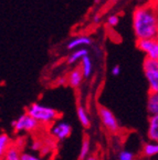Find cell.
<instances>
[{"mask_svg": "<svg viewBox=\"0 0 158 160\" xmlns=\"http://www.w3.org/2000/svg\"><path fill=\"white\" fill-rule=\"evenodd\" d=\"M21 156H22V152L20 151L19 148L17 146L11 145L1 156V158L2 160H21Z\"/></svg>", "mask_w": 158, "mask_h": 160, "instance_id": "cell-12", "label": "cell"}, {"mask_svg": "<svg viewBox=\"0 0 158 160\" xmlns=\"http://www.w3.org/2000/svg\"><path fill=\"white\" fill-rule=\"evenodd\" d=\"M72 131V127L69 122L65 121H55L52 123V127L50 128V133L53 138H55L59 141L67 139L70 137Z\"/></svg>", "mask_w": 158, "mask_h": 160, "instance_id": "cell-7", "label": "cell"}, {"mask_svg": "<svg viewBox=\"0 0 158 160\" xmlns=\"http://www.w3.org/2000/svg\"><path fill=\"white\" fill-rule=\"evenodd\" d=\"M106 22H107V25H109V27H112V28L116 27V26L119 23V17H118V16H116V15H111V16H109V17H107Z\"/></svg>", "mask_w": 158, "mask_h": 160, "instance_id": "cell-20", "label": "cell"}, {"mask_svg": "<svg viewBox=\"0 0 158 160\" xmlns=\"http://www.w3.org/2000/svg\"><path fill=\"white\" fill-rule=\"evenodd\" d=\"M80 67H81L82 71H83L84 77L90 78L93 73V62H92V59L89 55L85 56L83 59L80 61Z\"/></svg>", "mask_w": 158, "mask_h": 160, "instance_id": "cell-13", "label": "cell"}, {"mask_svg": "<svg viewBox=\"0 0 158 160\" xmlns=\"http://www.w3.org/2000/svg\"><path fill=\"white\" fill-rule=\"evenodd\" d=\"M145 78L151 92H158V60L145 58L143 62Z\"/></svg>", "mask_w": 158, "mask_h": 160, "instance_id": "cell-3", "label": "cell"}, {"mask_svg": "<svg viewBox=\"0 0 158 160\" xmlns=\"http://www.w3.org/2000/svg\"><path fill=\"white\" fill-rule=\"evenodd\" d=\"M99 116L100 119H101L102 123L109 132L115 133L119 130V125L118 121H117L116 117L112 112L111 110L107 109L106 107H103V106H100L99 107Z\"/></svg>", "mask_w": 158, "mask_h": 160, "instance_id": "cell-6", "label": "cell"}, {"mask_svg": "<svg viewBox=\"0 0 158 160\" xmlns=\"http://www.w3.org/2000/svg\"><path fill=\"white\" fill-rule=\"evenodd\" d=\"M143 155L145 157H154L158 155V142L151 141L144 145L143 147Z\"/></svg>", "mask_w": 158, "mask_h": 160, "instance_id": "cell-16", "label": "cell"}, {"mask_svg": "<svg viewBox=\"0 0 158 160\" xmlns=\"http://www.w3.org/2000/svg\"><path fill=\"white\" fill-rule=\"evenodd\" d=\"M118 160H134V152L131 150H122L118 153Z\"/></svg>", "mask_w": 158, "mask_h": 160, "instance_id": "cell-19", "label": "cell"}, {"mask_svg": "<svg viewBox=\"0 0 158 160\" xmlns=\"http://www.w3.org/2000/svg\"><path fill=\"white\" fill-rule=\"evenodd\" d=\"M21 160H43L40 157L35 155H32L30 152H22V156H21Z\"/></svg>", "mask_w": 158, "mask_h": 160, "instance_id": "cell-21", "label": "cell"}, {"mask_svg": "<svg viewBox=\"0 0 158 160\" xmlns=\"http://www.w3.org/2000/svg\"><path fill=\"white\" fill-rule=\"evenodd\" d=\"M132 27L136 40L158 37V5L148 3L136 7Z\"/></svg>", "mask_w": 158, "mask_h": 160, "instance_id": "cell-1", "label": "cell"}, {"mask_svg": "<svg viewBox=\"0 0 158 160\" xmlns=\"http://www.w3.org/2000/svg\"><path fill=\"white\" fill-rule=\"evenodd\" d=\"M90 150H91V145H90V140L87 139V138H84L83 141H82L81 151H80L79 159H80V160H84L85 158L89 157V155H90Z\"/></svg>", "mask_w": 158, "mask_h": 160, "instance_id": "cell-18", "label": "cell"}, {"mask_svg": "<svg viewBox=\"0 0 158 160\" xmlns=\"http://www.w3.org/2000/svg\"><path fill=\"white\" fill-rule=\"evenodd\" d=\"M136 46L142 52L145 53L146 58L158 60V37L139 39L136 41Z\"/></svg>", "mask_w": 158, "mask_h": 160, "instance_id": "cell-5", "label": "cell"}, {"mask_svg": "<svg viewBox=\"0 0 158 160\" xmlns=\"http://www.w3.org/2000/svg\"><path fill=\"white\" fill-rule=\"evenodd\" d=\"M147 110L151 116L158 113V92L149 91L148 100H147Z\"/></svg>", "mask_w": 158, "mask_h": 160, "instance_id": "cell-14", "label": "cell"}, {"mask_svg": "<svg viewBox=\"0 0 158 160\" xmlns=\"http://www.w3.org/2000/svg\"><path fill=\"white\" fill-rule=\"evenodd\" d=\"M84 160H99V159H97V157H95V156H89V157L85 158Z\"/></svg>", "mask_w": 158, "mask_h": 160, "instance_id": "cell-23", "label": "cell"}, {"mask_svg": "<svg viewBox=\"0 0 158 160\" xmlns=\"http://www.w3.org/2000/svg\"><path fill=\"white\" fill-rule=\"evenodd\" d=\"M12 127L16 132H32L39 127L40 123L32 117L31 115L26 111L25 113L20 116L17 120L12 121Z\"/></svg>", "mask_w": 158, "mask_h": 160, "instance_id": "cell-4", "label": "cell"}, {"mask_svg": "<svg viewBox=\"0 0 158 160\" xmlns=\"http://www.w3.org/2000/svg\"><path fill=\"white\" fill-rule=\"evenodd\" d=\"M111 73H112V76H114V77L119 76V73H121V67H119L118 65L113 66V67H112V70H111Z\"/></svg>", "mask_w": 158, "mask_h": 160, "instance_id": "cell-22", "label": "cell"}, {"mask_svg": "<svg viewBox=\"0 0 158 160\" xmlns=\"http://www.w3.org/2000/svg\"><path fill=\"white\" fill-rule=\"evenodd\" d=\"M147 137L151 141L158 142V113L151 115L148 120V130Z\"/></svg>", "mask_w": 158, "mask_h": 160, "instance_id": "cell-10", "label": "cell"}, {"mask_svg": "<svg viewBox=\"0 0 158 160\" xmlns=\"http://www.w3.org/2000/svg\"><path fill=\"white\" fill-rule=\"evenodd\" d=\"M77 118H79L80 122L83 127L85 128H89L91 126V119H90V116L87 113L86 109L83 107V106H79L77 110Z\"/></svg>", "mask_w": 158, "mask_h": 160, "instance_id": "cell-15", "label": "cell"}, {"mask_svg": "<svg viewBox=\"0 0 158 160\" xmlns=\"http://www.w3.org/2000/svg\"><path fill=\"white\" fill-rule=\"evenodd\" d=\"M92 42H93V40L87 35L75 36V37H73L72 39L69 40V42H67V49L74 50L81 47H89V46L92 45Z\"/></svg>", "mask_w": 158, "mask_h": 160, "instance_id": "cell-8", "label": "cell"}, {"mask_svg": "<svg viewBox=\"0 0 158 160\" xmlns=\"http://www.w3.org/2000/svg\"><path fill=\"white\" fill-rule=\"evenodd\" d=\"M84 78L85 77H84L81 67H75L72 70H70L67 81L72 88H79L82 85V82H83Z\"/></svg>", "mask_w": 158, "mask_h": 160, "instance_id": "cell-9", "label": "cell"}, {"mask_svg": "<svg viewBox=\"0 0 158 160\" xmlns=\"http://www.w3.org/2000/svg\"><path fill=\"white\" fill-rule=\"evenodd\" d=\"M11 146V140L7 133L2 132L0 135V156H2L6 152V150Z\"/></svg>", "mask_w": 158, "mask_h": 160, "instance_id": "cell-17", "label": "cell"}, {"mask_svg": "<svg viewBox=\"0 0 158 160\" xmlns=\"http://www.w3.org/2000/svg\"><path fill=\"white\" fill-rule=\"evenodd\" d=\"M89 55V49L86 47H81L77 49L72 50V52L67 56V61L69 65H75V63L80 62L85 56Z\"/></svg>", "mask_w": 158, "mask_h": 160, "instance_id": "cell-11", "label": "cell"}, {"mask_svg": "<svg viewBox=\"0 0 158 160\" xmlns=\"http://www.w3.org/2000/svg\"><path fill=\"white\" fill-rule=\"evenodd\" d=\"M29 115H31L41 125H52L59 118L60 113L54 108L42 105L39 102H33L26 110Z\"/></svg>", "mask_w": 158, "mask_h": 160, "instance_id": "cell-2", "label": "cell"}]
</instances>
